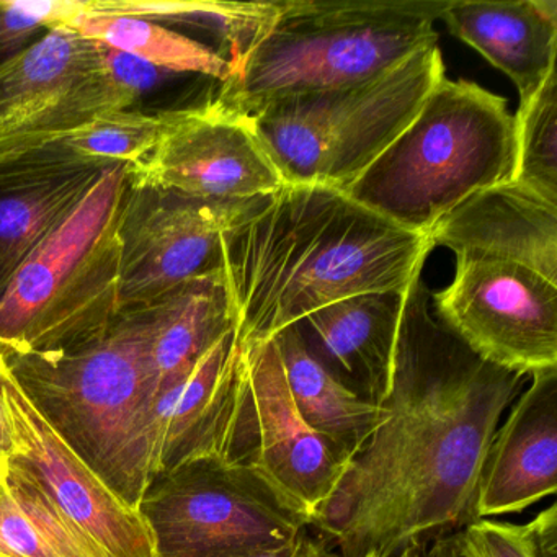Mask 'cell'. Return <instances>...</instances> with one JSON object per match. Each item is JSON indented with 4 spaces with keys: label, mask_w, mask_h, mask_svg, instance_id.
Returning <instances> with one entry per match:
<instances>
[{
    "label": "cell",
    "mask_w": 557,
    "mask_h": 557,
    "mask_svg": "<svg viewBox=\"0 0 557 557\" xmlns=\"http://www.w3.org/2000/svg\"><path fill=\"white\" fill-rule=\"evenodd\" d=\"M420 557H472L462 541L461 530L443 534L430 541L429 546L420 547Z\"/></svg>",
    "instance_id": "cell-32"
},
{
    "label": "cell",
    "mask_w": 557,
    "mask_h": 557,
    "mask_svg": "<svg viewBox=\"0 0 557 557\" xmlns=\"http://www.w3.org/2000/svg\"><path fill=\"white\" fill-rule=\"evenodd\" d=\"M296 557H341V554L325 537L314 536L308 530L299 541L298 556Z\"/></svg>",
    "instance_id": "cell-33"
},
{
    "label": "cell",
    "mask_w": 557,
    "mask_h": 557,
    "mask_svg": "<svg viewBox=\"0 0 557 557\" xmlns=\"http://www.w3.org/2000/svg\"><path fill=\"white\" fill-rule=\"evenodd\" d=\"M103 169L67 164L38 149L0 162V296Z\"/></svg>",
    "instance_id": "cell-18"
},
{
    "label": "cell",
    "mask_w": 557,
    "mask_h": 557,
    "mask_svg": "<svg viewBox=\"0 0 557 557\" xmlns=\"http://www.w3.org/2000/svg\"><path fill=\"white\" fill-rule=\"evenodd\" d=\"M432 308L495 367L528 377L557 368V285L527 267L458 259L455 280L432 292Z\"/></svg>",
    "instance_id": "cell-11"
},
{
    "label": "cell",
    "mask_w": 557,
    "mask_h": 557,
    "mask_svg": "<svg viewBox=\"0 0 557 557\" xmlns=\"http://www.w3.org/2000/svg\"><path fill=\"white\" fill-rule=\"evenodd\" d=\"M446 0H282L243 70L218 90L247 116L282 97L355 86L438 44Z\"/></svg>",
    "instance_id": "cell-4"
},
{
    "label": "cell",
    "mask_w": 557,
    "mask_h": 557,
    "mask_svg": "<svg viewBox=\"0 0 557 557\" xmlns=\"http://www.w3.org/2000/svg\"><path fill=\"white\" fill-rule=\"evenodd\" d=\"M445 77L438 44L364 83L272 100L247 115L283 182L347 190Z\"/></svg>",
    "instance_id": "cell-7"
},
{
    "label": "cell",
    "mask_w": 557,
    "mask_h": 557,
    "mask_svg": "<svg viewBox=\"0 0 557 557\" xmlns=\"http://www.w3.org/2000/svg\"><path fill=\"white\" fill-rule=\"evenodd\" d=\"M154 305L122 311L109 331L57 354H2L32 406L122 498L138 508L154 478Z\"/></svg>",
    "instance_id": "cell-3"
},
{
    "label": "cell",
    "mask_w": 557,
    "mask_h": 557,
    "mask_svg": "<svg viewBox=\"0 0 557 557\" xmlns=\"http://www.w3.org/2000/svg\"><path fill=\"white\" fill-rule=\"evenodd\" d=\"M216 96L164 110L154 148L128 165L129 184L223 203L256 200L285 185L249 120L227 110Z\"/></svg>",
    "instance_id": "cell-13"
},
{
    "label": "cell",
    "mask_w": 557,
    "mask_h": 557,
    "mask_svg": "<svg viewBox=\"0 0 557 557\" xmlns=\"http://www.w3.org/2000/svg\"><path fill=\"white\" fill-rule=\"evenodd\" d=\"M139 511L158 557H239L292 546L308 518L267 479L216 456L156 475Z\"/></svg>",
    "instance_id": "cell-9"
},
{
    "label": "cell",
    "mask_w": 557,
    "mask_h": 557,
    "mask_svg": "<svg viewBox=\"0 0 557 557\" xmlns=\"http://www.w3.org/2000/svg\"><path fill=\"white\" fill-rule=\"evenodd\" d=\"M162 122L164 110L146 113L129 109L107 113L37 149L73 165H133L154 148Z\"/></svg>",
    "instance_id": "cell-25"
},
{
    "label": "cell",
    "mask_w": 557,
    "mask_h": 557,
    "mask_svg": "<svg viewBox=\"0 0 557 557\" xmlns=\"http://www.w3.org/2000/svg\"><path fill=\"white\" fill-rule=\"evenodd\" d=\"M2 466H4V462H0V475H2Z\"/></svg>",
    "instance_id": "cell-37"
},
{
    "label": "cell",
    "mask_w": 557,
    "mask_h": 557,
    "mask_svg": "<svg viewBox=\"0 0 557 557\" xmlns=\"http://www.w3.org/2000/svg\"><path fill=\"white\" fill-rule=\"evenodd\" d=\"M442 21L530 100L556 70L557 2L554 0H453Z\"/></svg>",
    "instance_id": "cell-19"
},
{
    "label": "cell",
    "mask_w": 557,
    "mask_h": 557,
    "mask_svg": "<svg viewBox=\"0 0 557 557\" xmlns=\"http://www.w3.org/2000/svg\"><path fill=\"white\" fill-rule=\"evenodd\" d=\"M530 380L492 438L472 520L520 513L556 494L557 368Z\"/></svg>",
    "instance_id": "cell-15"
},
{
    "label": "cell",
    "mask_w": 557,
    "mask_h": 557,
    "mask_svg": "<svg viewBox=\"0 0 557 557\" xmlns=\"http://www.w3.org/2000/svg\"><path fill=\"white\" fill-rule=\"evenodd\" d=\"M0 389L11 425L9 458L50 495L97 557H158L148 521L123 502L32 406L0 354Z\"/></svg>",
    "instance_id": "cell-14"
},
{
    "label": "cell",
    "mask_w": 557,
    "mask_h": 557,
    "mask_svg": "<svg viewBox=\"0 0 557 557\" xmlns=\"http://www.w3.org/2000/svg\"><path fill=\"white\" fill-rule=\"evenodd\" d=\"M128 165L103 169L77 207L35 249L0 296V351L83 347L120 314V218Z\"/></svg>",
    "instance_id": "cell-6"
},
{
    "label": "cell",
    "mask_w": 557,
    "mask_h": 557,
    "mask_svg": "<svg viewBox=\"0 0 557 557\" xmlns=\"http://www.w3.org/2000/svg\"><path fill=\"white\" fill-rule=\"evenodd\" d=\"M84 37L165 74H195L224 84L230 64L205 41L145 18L87 15L74 27Z\"/></svg>",
    "instance_id": "cell-24"
},
{
    "label": "cell",
    "mask_w": 557,
    "mask_h": 557,
    "mask_svg": "<svg viewBox=\"0 0 557 557\" xmlns=\"http://www.w3.org/2000/svg\"><path fill=\"white\" fill-rule=\"evenodd\" d=\"M243 341L270 338L332 302L403 292L432 246L322 185H283L243 208L221 236Z\"/></svg>",
    "instance_id": "cell-2"
},
{
    "label": "cell",
    "mask_w": 557,
    "mask_h": 557,
    "mask_svg": "<svg viewBox=\"0 0 557 557\" xmlns=\"http://www.w3.org/2000/svg\"><path fill=\"white\" fill-rule=\"evenodd\" d=\"M12 449H14V443H12L11 425H9L4 397H2V389H0V462H4V459L11 455Z\"/></svg>",
    "instance_id": "cell-34"
},
{
    "label": "cell",
    "mask_w": 557,
    "mask_h": 557,
    "mask_svg": "<svg viewBox=\"0 0 557 557\" xmlns=\"http://www.w3.org/2000/svg\"><path fill=\"white\" fill-rule=\"evenodd\" d=\"M556 70L527 102L515 122V171L511 181L557 205Z\"/></svg>",
    "instance_id": "cell-26"
},
{
    "label": "cell",
    "mask_w": 557,
    "mask_h": 557,
    "mask_svg": "<svg viewBox=\"0 0 557 557\" xmlns=\"http://www.w3.org/2000/svg\"><path fill=\"white\" fill-rule=\"evenodd\" d=\"M0 556L60 557L21 510L0 475Z\"/></svg>",
    "instance_id": "cell-30"
},
{
    "label": "cell",
    "mask_w": 557,
    "mask_h": 557,
    "mask_svg": "<svg viewBox=\"0 0 557 557\" xmlns=\"http://www.w3.org/2000/svg\"><path fill=\"white\" fill-rule=\"evenodd\" d=\"M507 99L443 77L422 109L345 194L409 233L423 234L484 188L513 178Z\"/></svg>",
    "instance_id": "cell-5"
},
{
    "label": "cell",
    "mask_w": 557,
    "mask_h": 557,
    "mask_svg": "<svg viewBox=\"0 0 557 557\" xmlns=\"http://www.w3.org/2000/svg\"><path fill=\"white\" fill-rule=\"evenodd\" d=\"M364 557H376V556H373V554H368V556H364Z\"/></svg>",
    "instance_id": "cell-38"
},
{
    "label": "cell",
    "mask_w": 557,
    "mask_h": 557,
    "mask_svg": "<svg viewBox=\"0 0 557 557\" xmlns=\"http://www.w3.org/2000/svg\"><path fill=\"white\" fill-rule=\"evenodd\" d=\"M528 380L446 329L419 276L404 299L380 423L311 528L341 557H396L462 530L492 438Z\"/></svg>",
    "instance_id": "cell-1"
},
{
    "label": "cell",
    "mask_w": 557,
    "mask_h": 557,
    "mask_svg": "<svg viewBox=\"0 0 557 557\" xmlns=\"http://www.w3.org/2000/svg\"><path fill=\"white\" fill-rule=\"evenodd\" d=\"M458 259L517 263L557 285V205L510 181L466 198L426 234Z\"/></svg>",
    "instance_id": "cell-16"
},
{
    "label": "cell",
    "mask_w": 557,
    "mask_h": 557,
    "mask_svg": "<svg viewBox=\"0 0 557 557\" xmlns=\"http://www.w3.org/2000/svg\"><path fill=\"white\" fill-rule=\"evenodd\" d=\"M406 293L341 299L306 315L295 327L322 367L348 389L377 404L389 386Z\"/></svg>",
    "instance_id": "cell-17"
},
{
    "label": "cell",
    "mask_w": 557,
    "mask_h": 557,
    "mask_svg": "<svg viewBox=\"0 0 557 557\" xmlns=\"http://www.w3.org/2000/svg\"><path fill=\"white\" fill-rule=\"evenodd\" d=\"M461 536L472 557H537L524 524L475 518Z\"/></svg>",
    "instance_id": "cell-29"
},
{
    "label": "cell",
    "mask_w": 557,
    "mask_h": 557,
    "mask_svg": "<svg viewBox=\"0 0 557 557\" xmlns=\"http://www.w3.org/2000/svg\"><path fill=\"white\" fill-rule=\"evenodd\" d=\"M396 557H420V549L409 547V549H404L403 553L397 554Z\"/></svg>",
    "instance_id": "cell-36"
},
{
    "label": "cell",
    "mask_w": 557,
    "mask_h": 557,
    "mask_svg": "<svg viewBox=\"0 0 557 557\" xmlns=\"http://www.w3.org/2000/svg\"><path fill=\"white\" fill-rule=\"evenodd\" d=\"M87 0H0V64L17 57L54 28H74Z\"/></svg>",
    "instance_id": "cell-27"
},
{
    "label": "cell",
    "mask_w": 557,
    "mask_h": 557,
    "mask_svg": "<svg viewBox=\"0 0 557 557\" xmlns=\"http://www.w3.org/2000/svg\"><path fill=\"white\" fill-rule=\"evenodd\" d=\"M301 537H299V541H301ZM299 541H296L292 546L280 547V549L273 550H263V553L246 554V556L239 557H296L298 556Z\"/></svg>",
    "instance_id": "cell-35"
},
{
    "label": "cell",
    "mask_w": 557,
    "mask_h": 557,
    "mask_svg": "<svg viewBox=\"0 0 557 557\" xmlns=\"http://www.w3.org/2000/svg\"><path fill=\"white\" fill-rule=\"evenodd\" d=\"M2 484L58 556L97 557L67 523L44 487L9 456L2 466Z\"/></svg>",
    "instance_id": "cell-28"
},
{
    "label": "cell",
    "mask_w": 557,
    "mask_h": 557,
    "mask_svg": "<svg viewBox=\"0 0 557 557\" xmlns=\"http://www.w3.org/2000/svg\"><path fill=\"white\" fill-rule=\"evenodd\" d=\"M154 309L151 358L159 397L237 329V315L224 273L178 286L156 301Z\"/></svg>",
    "instance_id": "cell-21"
},
{
    "label": "cell",
    "mask_w": 557,
    "mask_h": 557,
    "mask_svg": "<svg viewBox=\"0 0 557 557\" xmlns=\"http://www.w3.org/2000/svg\"><path fill=\"white\" fill-rule=\"evenodd\" d=\"M528 534L531 543L536 549L537 557H557V507L550 504L549 507L541 510L533 520L528 521Z\"/></svg>",
    "instance_id": "cell-31"
},
{
    "label": "cell",
    "mask_w": 557,
    "mask_h": 557,
    "mask_svg": "<svg viewBox=\"0 0 557 557\" xmlns=\"http://www.w3.org/2000/svg\"><path fill=\"white\" fill-rule=\"evenodd\" d=\"M162 71L54 28L0 64V162L133 109Z\"/></svg>",
    "instance_id": "cell-8"
},
{
    "label": "cell",
    "mask_w": 557,
    "mask_h": 557,
    "mask_svg": "<svg viewBox=\"0 0 557 557\" xmlns=\"http://www.w3.org/2000/svg\"><path fill=\"white\" fill-rule=\"evenodd\" d=\"M240 345L234 329L156 399L154 478L191 459L213 456L239 367Z\"/></svg>",
    "instance_id": "cell-20"
},
{
    "label": "cell",
    "mask_w": 557,
    "mask_h": 557,
    "mask_svg": "<svg viewBox=\"0 0 557 557\" xmlns=\"http://www.w3.org/2000/svg\"><path fill=\"white\" fill-rule=\"evenodd\" d=\"M282 14L276 2H181V0H87V15H122L187 25L210 35L233 76L270 34Z\"/></svg>",
    "instance_id": "cell-23"
},
{
    "label": "cell",
    "mask_w": 557,
    "mask_h": 557,
    "mask_svg": "<svg viewBox=\"0 0 557 557\" xmlns=\"http://www.w3.org/2000/svg\"><path fill=\"white\" fill-rule=\"evenodd\" d=\"M0 557H2V556H0Z\"/></svg>",
    "instance_id": "cell-39"
},
{
    "label": "cell",
    "mask_w": 557,
    "mask_h": 557,
    "mask_svg": "<svg viewBox=\"0 0 557 557\" xmlns=\"http://www.w3.org/2000/svg\"><path fill=\"white\" fill-rule=\"evenodd\" d=\"M240 344L213 456L259 472L312 524L350 459L302 419L273 338Z\"/></svg>",
    "instance_id": "cell-10"
},
{
    "label": "cell",
    "mask_w": 557,
    "mask_h": 557,
    "mask_svg": "<svg viewBox=\"0 0 557 557\" xmlns=\"http://www.w3.org/2000/svg\"><path fill=\"white\" fill-rule=\"evenodd\" d=\"M247 203L129 184L119 227L120 312L154 305L191 280L224 273L221 236Z\"/></svg>",
    "instance_id": "cell-12"
},
{
    "label": "cell",
    "mask_w": 557,
    "mask_h": 557,
    "mask_svg": "<svg viewBox=\"0 0 557 557\" xmlns=\"http://www.w3.org/2000/svg\"><path fill=\"white\" fill-rule=\"evenodd\" d=\"M286 384L309 426L331 440L348 459L368 442L381 420V407L348 389L306 348L295 324L273 335ZM350 462V461H348Z\"/></svg>",
    "instance_id": "cell-22"
}]
</instances>
